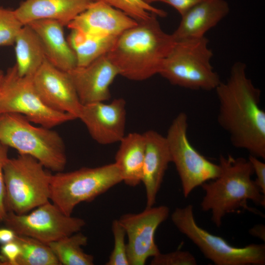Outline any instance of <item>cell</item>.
Masks as SVG:
<instances>
[{
  "label": "cell",
  "instance_id": "1",
  "mask_svg": "<svg viewBox=\"0 0 265 265\" xmlns=\"http://www.w3.org/2000/svg\"><path fill=\"white\" fill-rule=\"evenodd\" d=\"M242 62L232 66L227 80L216 87L217 122L231 143L250 155L265 159V112L261 107V91L246 75Z\"/></svg>",
  "mask_w": 265,
  "mask_h": 265
},
{
  "label": "cell",
  "instance_id": "2",
  "mask_svg": "<svg viewBox=\"0 0 265 265\" xmlns=\"http://www.w3.org/2000/svg\"><path fill=\"white\" fill-rule=\"evenodd\" d=\"M156 17L153 14L125 30L106 54L119 75L142 81L159 74L176 41L172 34L162 30Z\"/></svg>",
  "mask_w": 265,
  "mask_h": 265
},
{
  "label": "cell",
  "instance_id": "3",
  "mask_svg": "<svg viewBox=\"0 0 265 265\" xmlns=\"http://www.w3.org/2000/svg\"><path fill=\"white\" fill-rule=\"evenodd\" d=\"M218 164L219 175L201 186L205 194L200 205L203 211L211 212L212 221L219 228L224 216L239 209L258 213L247 201L265 207V195L252 179L254 170L248 159L220 155Z\"/></svg>",
  "mask_w": 265,
  "mask_h": 265
},
{
  "label": "cell",
  "instance_id": "4",
  "mask_svg": "<svg viewBox=\"0 0 265 265\" xmlns=\"http://www.w3.org/2000/svg\"><path fill=\"white\" fill-rule=\"evenodd\" d=\"M31 123L19 113L0 114V142L33 157L47 169L63 171L67 156L62 137L51 129Z\"/></svg>",
  "mask_w": 265,
  "mask_h": 265
},
{
  "label": "cell",
  "instance_id": "5",
  "mask_svg": "<svg viewBox=\"0 0 265 265\" xmlns=\"http://www.w3.org/2000/svg\"><path fill=\"white\" fill-rule=\"evenodd\" d=\"M205 37L176 41L159 74L171 84L191 90H215L221 82L211 60L213 56Z\"/></svg>",
  "mask_w": 265,
  "mask_h": 265
},
{
  "label": "cell",
  "instance_id": "6",
  "mask_svg": "<svg viewBox=\"0 0 265 265\" xmlns=\"http://www.w3.org/2000/svg\"><path fill=\"white\" fill-rule=\"evenodd\" d=\"M36 159L19 154L3 169L7 211L25 214L50 201L52 175Z\"/></svg>",
  "mask_w": 265,
  "mask_h": 265
},
{
  "label": "cell",
  "instance_id": "7",
  "mask_svg": "<svg viewBox=\"0 0 265 265\" xmlns=\"http://www.w3.org/2000/svg\"><path fill=\"white\" fill-rule=\"evenodd\" d=\"M122 182L115 162L96 167H82L52 175L50 200L65 214L72 215L80 203L89 202Z\"/></svg>",
  "mask_w": 265,
  "mask_h": 265
},
{
  "label": "cell",
  "instance_id": "8",
  "mask_svg": "<svg viewBox=\"0 0 265 265\" xmlns=\"http://www.w3.org/2000/svg\"><path fill=\"white\" fill-rule=\"evenodd\" d=\"M174 225L216 265H264L265 244L242 247L230 244L221 237L210 233L196 222L192 205L176 208L171 215Z\"/></svg>",
  "mask_w": 265,
  "mask_h": 265
},
{
  "label": "cell",
  "instance_id": "9",
  "mask_svg": "<svg viewBox=\"0 0 265 265\" xmlns=\"http://www.w3.org/2000/svg\"><path fill=\"white\" fill-rule=\"evenodd\" d=\"M15 113L30 122L52 129L76 118L48 107L36 91L32 77L19 75L16 65L8 68L0 92V114Z\"/></svg>",
  "mask_w": 265,
  "mask_h": 265
},
{
  "label": "cell",
  "instance_id": "10",
  "mask_svg": "<svg viewBox=\"0 0 265 265\" xmlns=\"http://www.w3.org/2000/svg\"><path fill=\"white\" fill-rule=\"evenodd\" d=\"M188 117L179 113L173 120L165 136L171 162L180 177L183 193L187 197L196 187L215 179L220 167L201 155L190 143L187 136Z\"/></svg>",
  "mask_w": 265,
  "mask_h": 265
},
{
  "label": "cell",
  "instance_id": "11",
  "mask_svg": "<svg viewBox=\"0 0 265 265\" xmlns=\"http://www.w3.org/2000/svg\"><path fill=\"white\" fill-rule=\"evenodd\" d=\"M33 210L23 214L7 211L3 222L17 235L47 244L80 231L86 224L84 219L65 214L50 201Z\"/></svg>",
  "mask_w": 265,
  "mask_h": 265
},
{
  "label": "cell",
  "instance_id": "12",
  "mask_svg": "<svg viewBox=\"0 0 265 265\" xmlns=\"http://www.w3.org/2000/svg\"><path fill=\"white\" fill-rule=\"evenodd\" d=\"M164 205L147 207L137 213H126L118 220L127 236V253L130 265H144L150 257L160 253L155 240L159 226L169 214Z\"/></svg>",
  "mask_w": 265,
  "mask_h": 265
},
{
  "label": "cell",
  "instance_id": "13",
  "mask_svg": "<svg viewBox=\"0 0 265 265\" xmlns=\"http://www.w3.org/2000/svg\"><path fill=\"white\" fill-rule=\"evenodd\" d=\"M32 80L40 97L48 107L79 118L82 105L67 72L58 69L46 59Z\"/></svg>",
  "mask_w": 265,
  "mask_h": 265
},
{
  "label": "cell",
  "instance_id": "14",
  "mask_svg": "<svg viewBox=\"0 0 265 265\" xmlns=\"http://www.w3.org/2000/svg\"><path fill=\"white\" fill-rule=\"evenodd\" d=\"M126 102L121 98L110 103L82 105L78 119L84 124L91 137L101 145L119 142L124 137Z\"/></svg>",
  "mask_w": 265,
  "mask_h": 265
},
{
  "label": "cell",
  "instance_id": "15",
  "mask_svg": "<svg viewBox=\"0 0 265 265\" xmlns=\"http://www.w3.org/2000/svg\"><path fill=\"white\" fill-rule=\"evenodd\" d=\"M82 105L106 102L111 97L109 87L119 71L106 55L84 67L67 72Z\"/></svg>",
  "mask_w": 265,
  "mask_h": 265
},
{
  "label": "cell",
  "instance_id": "16",
  "mask_svg": "<svg viewBox=\"0 0 265 265\" xmlns=\"http://www.w3.org/2000/svg\"><path fill=\"white\" fill-rule=\"evenodd\" d=\"M137 22L106 2L93 1L68 25L71 29L95 36L118 37Z\"/></svg>",
  "mask_w": 265,
  "mask_h": 265
},
{
  "label": "cell",
  "instance_id": "17",
  "mask_svg": "<svg viewBox=\"0 0 265 265\" xmlns=\"http://www.w3.org/2000/svg\"><path fill=\"white\" fill-rule=\"evenodd\" d=\"M145 155L142 182L145 186L146 207L154 206L160 188L171 156L165 136L154 130L143 133Z\"/></svg>",
  "mask_w": 265,
  "mask_h": 265
},
{
  "label": "cell",
  "instance_id": "18",
  "mask_svg": "<svg viewBox=\"0 0 265 265\" xmlns=\"http://www.w3.org/2000/svg\"><path fill=\"white\" fill-rule=\"evenodd\" d=\"M93 0H25L14 10L23 25L40 20L56 21L67 25L86 10Z\"/></svg>",
  "mask_w": 265,
  "mask_h": 265
},
{
  "label": "cell",
  "instance_id": "19",
  "mask_svg": "<svg viewBox=\"0 0 265 265\" xmlns=\"http://www.w3.org/2000/svg\"><path fill=\"white\" fill-rule=\"evenodd\" d=\"M225 0H203L182 15L180 24L172 34L176 41L197 38L215 26L229 13Z\"/></svg>",
  "mask_w": 265,
  "mask_h": 265
},
{
  "label": "cell",
  "instance_id": "20",
  "mask_svg": "<svg viewBox=\"0 0 265 265\" xmlns=\"http://www.w3.org/2000/svg\"><path fill=\"white\" fill-rule=\"evenodd\" d=\"M27 25L38 36L46 59L51 63L65 72L77 66L75 53L65 38L62 24L56 21L45 19L33 21Z\"/></svg>",
  "mask_w": 265,
  "mask_h": 265
},
{
  "label": "cell",
  "instance_id": "21",
  "mask_svg": "<svg viewBox=\"0 0 265 265\" xmlns=\"http://www.w3.org/2000/svg\"><path fill=\"white\" fill-rule=\"evenodd\" d=\"M119 143L114 162L120 170L122 182L135 186L142 182L145 155L143 133H129Z\"/></svg>",
  "mask_w": 265,
  "mask_h": 265
},
{
  "label": "cell",
  "instance_id": "22",
  "mask_svg": "<svg viewBox=\"0 0 265 265\" xmlns=\"http://www.w3.org/2000/svg\"><path fill=\"white\" fill-rule=\"evenodd\" d=\"M16 66L21 76L32 77L46 57L37 34L27 24L24 25L15 41Z\"/></svg>",
  "mask_w": 265,
  "mask_h": 265
},
{
  "label": "cell",
  "instance_id": "23",
  "mask_svg": "<svg viewBox=\"0 0 265 265\" xmlns=\"http://www.w3.org/2000/svg\"><path fill=\"white\" fill-rule=\"evenodd\" d=\"M117 37L92 36L71 29L67 40L75 53L77 67H84L106 54L114 45Z\"/></svg>",
  "mask_w": 265,
  "mask_h": 265
},
{
  "label": "cell",
  "instance_id": "24",
  "mask_svg": "<svg viewBox=\"0 0 265 265\" xmlns=\"http://www.w3.org/2000/svg\"><path fill=\"white\" fill-rule=\"evenodd\" d=\"M87 241V237L80 231L48 244L60 265H93L94 257L82 249Z\"/></svg>",
  "mask_w": 265,
  "mask_h": 265
},
{
  "label": "cell",
  "instance_id": "25",
  "mask_svg": "<svg viewBox=\"0 0 265 265\" xmlns=\"http://www.w3.org/2000/svg\"><path fill=\"white\" fill-rule=\"evenodd\" d=\"M15 240L21 248L18 265H59L48 244L32 238L17 235Z\"/></svg>",
  "mask_w": 265,
  "mask_h": 265
},
{
  "label": "cell",
  "instance_id": "26",
  "mask_svg": "<svg viewBox=\"0 0 265 265\" xmlns=\"http://www.w3.org/2000/svg\"><path fill=\"white\" fill-rule=\"evenodd\" d=\"M101 0L119 9L137 22L145 21L151 18L153 14L161 17L167 15V13L141 0Z\"/></svg>",
  "mask_w": 265,
  "mask_h": 265
},
{
  "label": "cell",
  "instance_id": "27",
  "mask_svg": "<svg viewBox=\"0 0 265 265\" xmlns=\"http://www.w3.org/2000/svg\"><path fill=\"white\" fill-rule=\"evenodd\" d=\"M24 25L17 17L14 10L0 6V46L14 44Z\"/></svg>",
  "mask_w": 265,
  "mask_h": 265
},
{
  "label": "cell",
  "instance_id": "28",
  "mask_svg": "<svg viewBox=\"0 0 265 265\" xmlns=\"http://www.w3.org/2000/svg\"><path fill=\"white\" fill-rule=\"evenodd\" d=\"M112 232L114 238L113 249L106 265H130L127 253L126 233L118 219L112 223Z\"/></svg>",
  "mask_w": 265,
  "mask_h": 265
},
{
  "label": "cell",
  "instance_id": "29",
  "mask_svg": "<svg viewBox=\"0 0 265 265\" xmlns=\"http://www.w3.org/2000/svg\"><path fill=\"white\" fill-rule=\"evenodd\" d=\"M151 265H196L195 258L189 252L176 250L168 253H159L153 257Z\"/></svg>",
  "mask_w": 265,
  "mask_h": 265
},
{
  "label": "cell",
  "instance_id": "30",
  "mask_svg": "<svg viewBox=\"0 0 265 265\" xmlns=\"http://www.w3.org/2000/svg\"><path fill=\"white\" fill-rule=\"evenodd\" d=\"M8 148L0 142V222L3 221L7 211L5 206V189L3 169L8 159Z\"/></svg>",
  "mask_w": 265,
  "mask_h": 265
},
{
  "label": "cell",
  "instance_id": "31",
  "mask_svg": "<svg viewBox=\"0 0 265 265\" xmlns=\"http://www.w3.org/2000/svg\"><path fill=\"white\" fill-rule=\"evenodd\" d=\"M21 254V248L15 240L2 244L0 251V259L5 265H18V259Z\"/></svg>",
  "mask_w": 265,
  "mask_h": 265
},
{
  "label": "cell",
  "instance_id": "32",
  "mask_svg": "<svg viewBox=\"0 0 265 265\" xmlns=\"http://www.w3.org/2000/svg\"><path fill=\"white\" fill-rule=\"evenodd\" d=\"M248 160L251 162L256 179L255 182L262 192L265 195V163L259 158L249 155Z\"/></svg>",
  "mask_w": 265,
  "mask_h": 265
},
{
  "label": "cell",
  "instance_id": "33",
  "mask_svg": "<svg viewBox=\"0 0 265 265\" xmlns=\"http://www.w3.org/2000/svg\"><path fill=\"white\" fill-rule=\"evenodd\" d=\"M203 0H158L173 7L182 16L191 8Z\"/></svg>",
  "mask_w": 265,
  "mask_h": 265
},
{
  "label": "cell",
  "instance_id": "34",
  "mask_svg": "<svg viewBox=\"0 0 265 265\" xmlns=\"http://www.w3.org/2000/svg\"><path fill=\"white\" fill-rule=\"evenodd\" d=\"M16 235L15 232L9 228H0V243L3 244L14 240Z\"/></svg>",
  "mask_w": 265,
  "mask_h": 265
},
{
  "label": "cell",
  "instance_id": "35",
  "mask_svg": "<svg viewBox=\"0 0 265 265\" xmlns=\"http://www.w3.org/2000/svg\"><path fill=\"white\" fill-rule=\"evenodd\" d=\"M250 234L254 237H257L265 241V228L263 224H258L254 226L249 230Z\"/></svg>",
  "mask_w": 265,
  "mask_h": 265
},
{
  "label": "cell",
  "instance_id": "36",
  "mask_svg": "<svg viewBox=\"0 0 265 265\" xmlns=\"http://www.w3.org/2000/svg\"><path fill=\"white\" fill-rule=\"evenodd\" d=\"M4 77V74L2 71L0 70V92L2 84L3 79Z\"/></svg>",
  "mask_w": 265,
  "mask_h": 265
},
{
  "label": "cell",
  "instance_id": "37",
  "mask_svg": "<svg viewBox=\"0 0 265 265\" xmlns=\"http://www.w3.org/2000/svg\"><path fill=\"white\" fill-rule=\"evenodd\" d=\"M141 0L146 4H150V5H151V3L153 2L158 1V0Z\"/></svg>",
  "mask_w": 265,
  "mask_h": 265
},
{
  "label": "cell",
  "instance_id": "38",
  "mask_svg": "<svg viewBox=\"0 0 265 265\" xmlns=\"http://www.w3.org/2000/svg\"><path fill=\"white\" fill-rule=\"evenodd\" d=\"M0 265H5L4 263L0 259Z\"/></svg>",
  "mask_w": 265,
  "mask_h": 265
}]
</instances>
